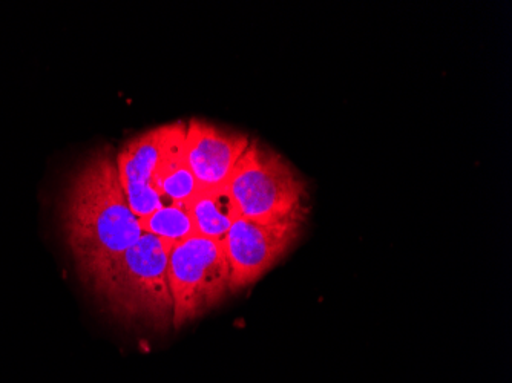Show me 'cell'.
Returning a JSON list of instances; mask_svg holds the SVG:
<instances>
[{"label":"cell","mask_w":512,"mask_h":383,"mask_svg":"<svg viewBox=\"0 0 512 383\" xmlns=\"http://www.w3.org/2000/svg\"><path fill=\"white\" fill-rule=\"evenodd\" d=\"M62 227L83 279L142 238V223L129 206L112 149L92 152L69 178Z\"/></svg>","instance_id":"obj_1"},{"label":"cell","mask_w":512,"mask_h":383,"mask_svg":"<svg viewBox=\"0 0 512 383\" xmlns=\"http://www.w3.org/2000/svg\"><path fill=\"white\" fill-rule=\"evenodd\" d=\"M171 249V243L143 233L134 246L85 281L115 316L168 327L174 311L169 284Z\"/></svg>","instance_id":"obj_2"},{"label":"cell","mask_w":512,"mask_h":383,"mask_svg":"<svg viewBox=\"0 0 512 383\" xmlns=\"http://www.w3.org/2000/svg\"><path fill=\"white\" fill-rule=\"evenodd\" d=\"M227 187L241 218L260 223L306 220V183L261 141L250 140Z\"/></svg>","instance_id":"obj_3"},{"label":"cell","mask_w":512,"mask_h":383,"mask_svg":"<svg viewBox=\"0 0 512 383\" xmlns=\"http://www.w3.org/2000/svg\"><path fill=\"white\" fill-rule=\"evenodd\" d=\"M172 325L183 327L220 304L230 293V266L223 241L194 235L169 255Z\"/></svg>","instance_id":"obj_4"},{"label":"cell","mask_w":512,"mask_h":383,"mask_svg":"<svg viewBox=\"0 0 512 383\" xmlns=\"http://www.w3.org/2000/svg\"><path fill=\"white\" fill-rule=\"evenodd\" d=\"M302 223L299 220L260 223L238 218L223 239L230 266V293L240 292L263 278L295 243Z\"/></svg>","instance_id":"obj_5"},{"label":"cell","mask_w":512,"mask_h":383,"mask_svg":"<svg viewBox=\"0 0 512 383\" xmlns=\"http://www.w3.org/2000/svg\"><path fill=\"white\" fill-rule=\"evenodd\" d=\"M249 143V135L200 118L186 123V160L198 189L226 186Z\"/></svg>","instance_id":"obj_6"},{"label":"cell","mask_w":512,"mask_h":383,"mask_svg":"<svg viewBox=\"0 0 512 383\" xmlns=\"http://www.w3.org/2000/svg\"><path fill=\"white\" fill-rule=\"evenodd\" d=\"M163 138L165 126L149 129L131 138L117 154L120 183L132 212L140 220H145L160 207L171 204L161 197L154 184Z\"/></svg>","instance_id":"obj_7"},{"label":"cell","mask_w":512,"mask_h":383,"mask_svg":"<svg viewBox=\"0 0 512 383\" xmlns=\"http://www.w3.org/2000/svg\"><path fill=\"white\" fill-rule=\"evenodd\" d=\"M186 123L165 126L160 161L155 171V189L168 203L188 204L197 194L198 184L186 160Z\"/></svg>","instance_id":"obj_8"},{"label":"cell","mask_w":512,"mask_h":383,"mask_svg":"<svg viewBox=\"0 0 512 383\" xmlns=\"http://www.w3.org/2000/svg\"><path fill=\"white\" fill-rule=\"evenodd\" d=\"M186 206L191 213L197 235L217 241H223L232 224L240 218L237 203L227 184L198 189Z\"/></svg>","instance_id":"obj_9"},{"label":"cell","mask_w":512,"mask_h":383,"mask_svg":"<svg viewBox=\"0 0 512 383\" xmlns=\"http://www.w3.org/2000/svg\"><path fill=\"white\" fill-rule=\"evenodd\" d=\"M140 223H142L143 232L151 233L166 243H171L172 246L197 235L186 204H166L155 210L145 220H140Z\"/></svg>","instance_id":"obj_10"}]
</instances>
